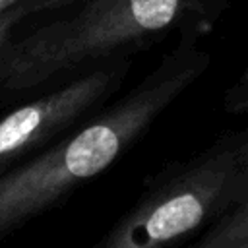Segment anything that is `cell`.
Masks as SVG:
<instances>
[{
    "instance_id": "cell-1",
    "label": "cell",
    "mask_w": 248,
    "mask_h": 248,
    "mask_svg": "<svg viewBox=\"0 0 248 248\" xmlns=\"http://www.w3.org/2000/svg\"><path fill=\"white\" fill-rule=\"evenodd\" d=\"M196 41L198 31H182L176 46L130 91L0 176V240L60 207L145 136L209 68V54L198 48Z\"/></svg>"
},
{
    "instance_id": "cell-2",
    "label": "cell",
    "mask_w": 248,
    "mask_h": 248,
    "mask_svg": "<svg viewBox=\"0 0 248 248\" xmlns=\"http://www.w3.org/2000/svg\"><path fill=\"white\" fill-rule=\"evenodd\" d=\"M209 0H83L19 33L0 56L6 89L31 97L95 64L134 56L169 31H200Z\"/></svg>"
},
{
    "instance_id": "cell-3",
    "label": "cell",
    "mask_w": 248,
    "mask_h": 248,
    "mask_svg": "<svg viewBox=\"0 0 248 248\" xmlns=\"http://www.w3.org/2000/svg\"><path fill=\"white\" fill-rule=\"evenodd\" d=\"M248 198V130L217 138L143 182L95 248H163L203 232Z\"/></svg>"
},
{
    "instance_id": "cell-4",
    "label": "cell",
    "mask_w": 248,
    "mask_h": 248,
    "mask_svg": "<svg viewBox=\"0 0 248 248\" xmlns=\"http://www.w3.org/2000/svg\"><path fill=\"white\" fill-rule=\"evenodd\" d=\"M134 56L95 64L23 103L0 118V176L89 120L116 99Z\"/></svg>"
},
{
    "instance_id": "cell-5",
    "label": "cell",
    "mask_w": 248,
    "mask_h": 248,
    "mask_svg": "<svg viewBox=\"0 0 248 248\" xmlns=\"http://www.w3.org/2000/svg\"><path fill=\"white\" fill-rule=\"evenodd\" d=\"M198 248H248V198L196 240Z\"/></svg>"
},
{
    "instance_id": "cell-6",
    "label": "cell",
    "mask_w": 248,
    "mask_h": 248,
    "mask_svg": "<svg viewBox=\"0 0 248 248\" xmlns=\"http://www.w3.org/2000/svg\"><path fill=\"white\" fill-rule=\"evenodd\" d=\"M81 2L83 0H19L12 10L19 14V17L25 21V25L29 29L43 21H48L50 17H54Z\"/></svg>"
},
{
    "instance_id": "cell-7",
    "label": "cell",
    "mask_w": 248,
    "mask_h": 248,
    "mask_svg": "<svg viewBox=\"0 0 248 248\" xmlns=\"http://www.w3.org/2000/svg\"><path fill=\"white\" fill-rule=\"evenodd\" d=\"M23 31H25V21L14 10H8L6 14L0 16V56H2L4 48L8 46V43L12 39H16ZM27 97H21V95L6 89V85L0 79V108L6 107V105H17V103H21Z\"/></svg>"
},
{
    "instance_id": "cell-8",
    "label": "cell",
    "mask_w": 248,
    "mask_h": 248,
    "mask_svg": "<svg viewBox=\"0 0 248 248\" xmlns=\"http://www.w3.org/2000/svg\"><path fill=\"white\" fill-rule=\"evenodd\" d=\"M17 2H19V0H0V16H2V14H6L8 10H12Z\"/></svg>"
}]
</instances>
